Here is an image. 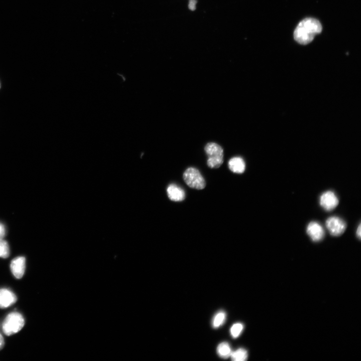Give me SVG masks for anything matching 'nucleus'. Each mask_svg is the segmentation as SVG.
Returning <instances> with one entry per match:
<instances>
[{"instance_id": "1", "label": "nucleus", "mask_w": 361, "mask_h": 361, "mask_svg": "<svg viewBox=\"0 0 361 361\" xmlns=\"http://www.w3.org/2000/svg\"><path fill=\"white\" fill-rule=\"evenodd\" d=\"M322 31V26L317 20L308 18L301 22L294 32L295 41L300 45H306L311 43L316 35Z\"/></svg>"}, {"instance_id": "2", "label": "nucleus", "mask_w": 361, "mask_h": 361, "mask_svg": "<svg viewBox=\"0 0 361 361\" xmlns=\"http://www.w3.org/2000/svg\"><path fill=\"white\" fill-rule=\"evenodd\" d=\"M25 320L23 316L18 312H13L7 315L2 325L3 333L11 336L19 333L24 328Z\"/></svg>"}, {"instance_id": "3", "label": "nucleus", "mask_w": 361, "mask_h": 361, "mask_svg": "<svg viewBox=\"0 0 361 361\" xmlns=\"http://www.w3.org/2000/svg\"><path fill=\"white\" fill-rule=\"evenodd\" d=\"M207 156V165L212 169H217L224 162V151L223 148L215 143H209L205 147Z\"/></svg>"}, {"instance_id": "4", "label": "nucleus", "mask_w": 361, "mask_h": 361, "mask_svg": "<svg viewBox=\"0 0 361 361\" xmlns=\"http://www.w3.org/2000/svg\"><path fill=\"white\" fill-rule=\"evenodd\" d=\"M183 177L186 184L191 188L203 190L206 187L205 179L196 168H188L184 173Z\"/></svg>"}, {"instance_id": "5", "label": "nucleus", "mask_w": 361, "mask_h": 361, "mask_svg": "<svg viewBox=\"0 0 361 361\" xmlns=\"http://www.w3.org/2000/svg\"><path fill=\"white\" fill-rule=\"evenodd\" d=\"M326 226L330 233L334 236L342 235L347 228V225L344 221L335 216L330 217L327 220Z\"/></svg>"}, {"instance_id": "6", "label": "nucleus", "mask_w": 361, "mask_h": 361, "mask_svg": "<svg viewBox=\"0 0 361 361\" xmlns=\"http://www.w3.org/2000/svg\"><path fill=\"white\" fill-rule=\"evenodd\" d=\"M26 258L24 256L17 257L11 261L10 270L16 279H20L24 276L26 271Z\"/></svg>"}, {"instance_id": "7", "label": "nucleus", "mask_w": 361, "mask_h": 361, "mask_svg": "<svg viewBox=\"0 0 361 361\" xmlns=\"http://www.w3.org/2000/svg\"><path fill=\"white\" fill-rule=\"evenodd\" d=\"M338 199L332 191L324 193L320 197L319 203L325 210L330 211L336 208L338 204Z\"/></svg>"}, {"instance_id": "8", "label": "nucleus", "mask_w": 361, "mask_h": 361, "mask_svg": "<svg viewBox=\"0 0 361 361\" xmlns=\"http://www.w3.org/2000/svg\"><path fill=\"white\" fill-rule=\"evenodd\" d=\"M17 301L15 293L8 288L0 289V309H5L14 305Z\"/></svg>"}, {"instance_id": "9", "label": "nucleus", "mask_w": 361, "mask_h": 361, "mask_svg": "<svg viewBox=\"0 0 361 361\" xmlns=\"http://www.w3.org/2000/svg\"><path fill=\"white\" fill-rule=\"evenodd\" d=\"M307 232L314 242L322 240L325 236V231L322 226L316 222H312L308 225Z\"/></svg>"}, {"instance_id": "10", "label": "nucleus", "mask_w": 361, "mask_h": 361, "mask_svg": "<svg viewBox=\"0 0 361 361\" xmlns=\"http://www.w3.org/2000/svg\"><path fill=\"white\" fill-rule=\"evenodd\" d=\"M167 192L169 198L173 202H183L185 199L186 194L184 190L176 184L170 185Z\"/></svg>"}, {"instance_id": "11", "label": "nucleus", "mask_w": 361, "mask_h": 361, "mask_svg": "<svg viewBox=\"0 0 361 361\" xmlns=\"http://www.w3.org/2000/svg\"><path fill=\"white\" fill-rule=\"evenodd\" d=\"M230 170L234 173L243 174L246 170V163L241 157H235L231 158L228 162Z\"/></svg>"}, {"instance_id": "12", "label": "nucleus", "mask_w": 361, "mask_h": 361, "mask_svg": "<svg viewBox=\"0 0 361 361\" xmlns=\"http://www.w3.org/2000/svg\"><path fill=\"white\" fill-rule=\"evenodd\" d=\"M232 352L231 347L227 342L220 343L217 348L218 355L220 357L224 359L230 357Z\"/></svg>"}, {"instance_id": "13", "label": "nucleus", "mask_w": 361, "mask_h": 361, "mask_svg": "<svg viewBox=\"0 0 361 361\" xmlns=\"http://www.w3.org/2000/svg\"><path fill=\"white\" fill-rule=\"evenodd\" d=\"M226 317V313L224 311L217 313L214 316L212 320V327L214 329H217L222 326L225 322Z\"/></svg>"}, {"instance_id": "14", "label": "nucleus", "mask_w": 361, "mask_h": 361, "mask_svg": "<svg viewBox=\"0 0 361 361\" xmlns=\"http://www.w3.org/2000/svg\"><path fill=\"white\" fill-rule=\"evenodd\" d=\"M230 357L234 361H245L248 359V351L243 348H239L232 352Z\"/></svg>"}, {"instance_id": "15", "label": "nucleus", "mask_w": 361, "mask_h": 361, "mask_svg": "<svg viewBox=\"0 0 361 361\" xmlns=\"http://www.w3.org/2000/svg\"><path fill=\"white\" fill-rule=\"evenodd\" d=\"M10 254V248L8 243L3 239H0V258H7Z\"/></svg>"}, {"instance_id": "16", "label": "nucleus", "mask_w": 361, "mask_h": 361, "mask_svg": "<svg viewBox=\"0 0 361 361\" xmlns=\"http://www.w3.org/2000/svg\"><path fill=\"white\" fill-rule=\"evenodd\" d=\"M244 329V325L242 323H237L233 325L230 329V334L232 338H238L242 334Z\"/></svg>"}, {"instance_id": "17", "label": "nucleus", "mask_w": 361, "mask_h": 361, "mask_svg": "<svg viewBox=\"0 0 361 361\" xmlns=\"http://www.w3.org/2000/svg\"><path fill=\"white\" fill-rule=\"evenodd\" d=\"M197 0H189V8L191 11H195L196 8Z\"/></svg>"}, {"instance_id": "18", "label": "nucleus", "mask_w": 361, "mask_h": 361, "mask_svg": "<svg viewBox=\"0 0 361 361\" xmlns=\"http://www.w3.org/2000/svg\"><path fill=\"white\" fill-rule=\"evenodd\" d=\"M6 234V228L5 226L0 223V239H3Z\"/></svg>"}, {"instance_id": "19", "label": "nucleus", "mask_w": 361, "mask_h": 361, "mask_svg": "<svg viewBox=\"0 0 361 361\" xmlns=\"http://www.w3.org/2000/svg\"><path fill=\"white\" fill-rule=\"evenodd\" d=\"M5 346V339L3 335L0 333V350L3 349Z\"/></svg>"}, {"instance_id": "20", "label": "nucleus", "mask_w": 361, "mask_h": 361, "mask_svg": "<svg viewBox=\"0 0 361 361\" xmlns=\"http://www.w3.org/2000/svg\"><path fill=\"white\" fill-rule=\"evenodd\" d=\"M361 225H359L357 228V236L360 239L361 238Z\"/></svg>"}, {"instance_id": "21", "label": "nucleus", "mask_w": 361, "mask_h": 361, "mask_svg": "<svg viewBox=\"0 0 361 361\" xmlns=\"http://www.w3.org/2000/svg\"><path fill=\"white\" fill-rule=\"evenodd\" d=\"M0 88H1V84H0Z\"/></svg>"}]
</instances>
